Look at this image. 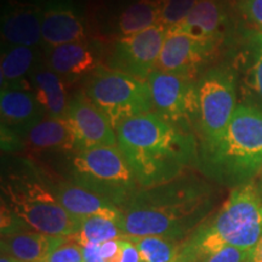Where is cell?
<instances>
[{"label": "cell", "mask_w": 262, "mask_h": 262, "mask_svg": "<svg viewBox=\"0 0 262 262\" xmlns=\"http://www.w3.org/2000/svg\"><path fill=\"white\" fill-rule=\"evenodd\" d=\"M0 262H19L17 260H15L14 257L9 256V255L2 254V257H0Z\"/></svg>", "instance_id": "obj_35"}, {"label": "cell", "mask_w": 262, "mask_h": 262, "mask_svg": "<svg viewBox=\"0 0 262 262\" xmlns=\"http://www.w3.org/2000/svg\"><path fill=\"white\" fill-rule=\"evenodd\" d=\"M198 0H165L160 25L166 29H172L187 17Z\"/></svg>", "instance_id": "obj_27"}, {"label": "cell", "mask_w": 262, "mask_h": 262, "mask_svg": "<svg viewBox=\"0 0 262 262\" xmlns=\"http://www.w3.org/2000/svg\"><path fill=\"white\" fill-rule=\"evenodd\" d=\"M64 180L122 208L141 188L119 147H97L67 156Z\"/></svg>", "instance_id": "obj_6"}, {"label": "cell", "mask_w": 262, "mask_h": 262, "mask_svg": "<svg viewBox=\"0 0 262 262\" xmlns=\"http://www.w3.org/2000/svg\"><path fill=\"white\" fill-rule=\"evenodd\" d=\"M153 113L179 129L195 134L198 96L191 78L156 70L148 77Z\"/></svg>", "instance_id": "obj_9"}, {"label": "cell", "mask_w": 262, "mask_h": 262, "mask_svg": "<svg viewBox=\"0 0 262 262\" xmlns=\"http://www.w3.org/2000/svg\"><path fill=\"white\" fill-rule=\"evenodd\" d=\"M2 125L25 135L45 116L34 93L28 89H2L0 95Z\"/></svg>", "instance_id": "obj_19"}, {"label": "cell", "mask_w": 262, "mask_h": 262, "mask_svg": "<svg viewBox=\"0 0 262 262\" xmlns=\"http://www.w3.org/2000/svg\"><path fill=\"white\" fill-rule=\"evenodd\" d=\"M49 181L60 204L73 217L83 220L90 216H104L119 222L122 211L108 199L64 179L55 182L49 179Z\"/></svg>", "instance_id": "obj_16"}, {"label": "cell", "mask_w": 262, "mask_h": 262, "mask_svg": "<svg viewBox=\"0 0 262 262\" xmlns=\"http://www.w3.org/2000/svg\"><path fill=\"white\" fill-rule=\"evenodd\" d=\"M123 238L112 239L100 244L101 256L106 262H120L122 260Z\"/></svg>", "instance_id": "obj_31"}, {"label": "cell", "mask_w": 262, "mask_h": 262, "mask_svg": "<svg viewBox=\"0 0 262 262\" xmlns=\"http://www.w3.org/2000/svg\"><path fill=\"white\" fill-rule=\"evenodd\" d=\"M118 147L141 188L168 183L198 165L195 134L181 130L150 112L116 130Z\"/></svg>", "instance_id": "obj_2"}, {"label": "cell", "mask_w": 262, "mask_h": 262, "mask_svg": "<svg viewBox=\"0 0 262 262\" xmlns=\"http://www.w3.org/2000/svg\"><path fill=\"white\" fill-rule=\"evenodd\" d=\"M211 208L210 186L192 173L140 188L120 208L118 225L127 237L157 235L183 242L203 224Z\"/></svg>", "instance_id": "obj_1"}, {"label": "cell", "mask_w": 262, "mask_h": 262, "mask_svg": "<svg viewBox=\"0 0 262 262\" xmlns=\"http://www.w3.org/2000/svg\"><path fill=\"white\" fill-rule=\"evenodd\" d=\"M241 9L245 17L262 33V0H242Z\"/></svg>", "instance_id": "obj_30"}, {"label": "cell", "mask_w": 262, "mask_h": 262, "mask_svg": "<svg viewBox=\"0 0 262 262\" xmlns=\"http://www.w3.org/2000/svg\"><path fill=\"white\" fill-rule=\"evenodd\" d=\"M124 233L116 220L104 217V216H90L83 219L78 232L71 237L79 245L85 244H102L112 239L123 238Z\"/></svg>", "instance_id": "obj_25"}, {"label": "cell", "mask_w": 262, "mask_h": 262, "mask_svg": "<svg viewBox=\"0 0 262 262\" xmlns=\"http://www.w3.org/2000/svg\"><path fill=\"white\" fill-rule=\"evenodd\" d=\"M84 262H106L100 253V244L80 245Z\"/></svg>", "instance_id": "obj_33"}, {"label": "cell", "mask_w": 262, "mask_h": 262, "mask_svg": "<svg viewBox=\"0 0 262 262\" xmlns=\"http://www.w3.org/2000/svg\"><path fill=\"white\" fill-rule=\"evenodd\" d=\"M31 89L48 118H64L70 106L67 83L40 62L29 75Z\"/></svg>", "instance_id": "obj_22"}, {"label": "cell", "mask_w": 262, "mask_h": 262, "mask_svg": "<svg viewBox=\"0 0 262 262\" xmlns=\"http://www.w3.org/2000/svg\"><path fill=\"white\" fill-rule=\"evenodd\" d=\"M227 27V15L219 0H198L187 17L169 31L185 33L211 55L224 40Z\"/></svg>", "instance_id": "obj_14"}, {"label": "cell", "mask_w": 262, "mask_h": 262, "mask_svg": "<svg viewBox=\"0 0 262 262\" xmlns=\"http://www.w3.org/2000/svg\"><path fill=\"white\" fill-rule=\"evenodd\" d=\"M166 33L168 29L164 26L157 25L130 37L119 38L111 52L110 70L147 80L157 70Z\"/></svg>", "instance_id": "obj_10"}, {"label": "cell", "mask_w": 262, "mask_h": 262, "mask_svg": "<svg viewBox=\"0 0 262 262\" xmlns=\"http://www.w3.org/2000/svg\"><path fill=\"white\" fill-rule=\"evenodd\" d=\"M45 63L66 83H72L94 72L97 58L86 41H79L45 48Z\"/></svg>", "instance_id": "obj_20"}, {"label": "cell", "mask_w": 262, "mask_h": 262, "mask_svg": "<svg viewBox=\"0 0 262 262\" xmlns=\"http://www.w3.org/2000/svg\"><path fill=\"white\" fill-rule=\"evenodd\" d=\"M136 245L142 262H173L178 257L182 242L173 239L148 235V237H127Z\"/></svg>", "instance_id": "obj_26"}, {"label": "cell", "mask_w": 262, "mask_h": 262, "mask_svg": "<svg viewBox=\"0 0 262 262\" xmlns=\"http://www.w3.org/2000/svg\"><path fill=\"white\" fill-rule=\"evenodd\" d=\"M70 238H68L66 243L55 249L45 262H84L80 245L75 242L73 243H70Z\"/></svg>", "instance_id": "obj_28"}, {"label": "cell", "mask_w": 262, "mask_h": 262, "mask_svg": "<svg viewBox=\"0 0 262 262\" xmlns=\"http://www.w3.org/2000/svg\"><path fill=\"white\" fill-rule=\"evenodd\" d=\"M235 64L241 70L244 103L262 111V33L248 31L239 42Z\"/></svg>", "instance_id": "obj_18"}, {"label": "cell", "mask_w": 262, "mask_h": 262, "mask_svg": "<svg viewBox=\"0 0 262 262\" xmlns=\"http://www.w3.org/2000/svg\"><path fill=\"white\" fill-rule=\"evenodd\" d=\"M64 118L73 130L78 150L118 145L116 129L84 91L71 98Z\"/></svg>", "instance_id": "obj_11"}, {"label": "cell", "mask_w": 262, "mask_h": 262, "mask_svg": "<svg viewBox=\"0 0 262 262\" xmlns=\"http://www.w3.org/2000/svg\"><path fill=\"white\" fill-rule=\"evenodd\" d=\"M209 56L210 54L187 34L168 31L157 70L193 79Z\"/></svg>", "instance_id": "obj_15"}, {"label": "cell", "mask_w": 262, "mask_h": 262, "mask_svg": "<svg viewBox=\"0 0 262 262\" xmlns=\"http://www.w3.org/2000/svg\"><path fill=\"white\" fill-rule=\"evenodd\" d=\"M84 93L116 130L129 119L153 112L148 81L122 72L97 71Z\"/></svg>", "instance_id": "obj_7"}, {"label": "cell", "mask_w": 262, "mask_h": 262, "mask_svg": "<svg viewBox=\"0 0 262 262\" xmlns=\"http://www.w3.org/2000/svg\"><path fill=\"white\" fill-rule=\"evenodd\" d=\"M41 40L45 48L86 41L83 11L74 0H45Z\"/></svg>", "instance_id": "obj_13"}, {"label": "cell", "mask_w": 262, "mask_h": 262, "mask_svg": "<svg viewBox=\"0 0 262 262\" xmlns=\"http://www.w3.org/2000/svg\"><path fill=\"white\" fill-rule=\"evenodd\" d=\"M165 0H134L122 10L117 18L120 38L130 37L160 25Z\"/></svg>", "instance_id": "obj_24"}, {"label": "cell", "mask_w": 262, "mask_h": 262, "mask_svg": "<svg viewBox=\"0 0 262 262\" xmlns=\"http://www.w3.org/2000/svg\"><path fill=\"white\" fill-rule=\"evenodd\" d=\"M2 233L19 227L49 235L71 237L81 220L60 204L50 181L31 164L9 172L2 182Z\"/></svg>", "instance_id": "obj_4"}, {"label": "cell", "mask_w": 262, "mask_h": 262, "mask_svg": "<svg viewBox=\"0 0 262 262\" xmlns=\"http://www.w3.org/2000/svg\"><path fill=\"white\" fill-rule=\"evenodd\" d=\"M198 96V142L217 139L238 107V80L233 68L219 66L204 72L195 81Z\"/></svg>", "instance_id": "obj_8"}, {"label": "cell", "mask_w": 262, "mask_h": 262, "mask_svg": "<svg viewBox=\"0 0 262 262\" xmlns=\"http://www.w3.org/2000/svg\"><path fill=\"white\" fill-rule=\"evenodd\" d=\"M261 235L262 192L253 181L232 189L220 210L182 242L173 262H201L226 245L251 251Z\"/></svg>", "instance_id": "obj_5"}, {"label": "cell", "mask_w": 262, "mask_h": 262, "mask_svg": "<svg viewBox=\"0 0 262 262\" xmlns=\"http://www.w3.org/2000/svg\"><path fill=\"white\" fill-rule=\"evenodd\" d=\"M120 262H142L136 245L129 239H126L125 235L123 237V250Z\"/></svg>", "instance_id": "obj_32"}, {"label": "cell", "mask_w": 262, "mask_h": 262, "mask_svg": "<svg viewBox=\"0 0 262 262\" xmlns=\"http://www.w3.org/2000/svg\"><path fill=\"white\" fill-rule=\"evenodd\" d=\"M68 237L49 235L34 231H11L2 233V254L19 262H45L55 249Z\"/></svg>", "instance_id": "obj_21"}, {"label": "cell", "mask_w": 262, "mask_h": 262, "mask_svg": "<svg viewBox=\"0 0 262 262\" xmlns=\"http://www.w3.org/2000/svg\"><path fill=\"white\" fill-rule=\"evenodd\" d=\"M22 145L32 155L78 152L77 140L66 118H44L25 134Z\"/></svg>", "instance_id": "obj_17"}, {"label": "cell", "mask_w": 262, "mask_h": 262, "mask_svg": "<svg viewBox=\"0 0 262 262\" xmlns=\"http://www.w3.org/2000/svg\"><path fill=\"white\" fill-rule=\"evenodd\" d=\"M250 250L226 245L214 254L206 256L201 262H247L250 256Z\"/></svg>", "instance_id": "obj_29"}, {"label": "cell", "mask_w": 262, "mask_h": 262, "mask_svg": "<svg viewBox=\"0 0 262 262\" xmlns=\"http://www.w3.org/2000/svg\"><path fill=\"white\" fill-rule=\"evenodd\" d=\"M45 0H6L2 15L3 47L38 48Z\"/></svg>", "instance_id": "obj_12"}, {"label": "cell", "mask_w": 262, "mask_h": 262, "mask_svg": "<svg viewBox=\"0 0 262 262\" xmlns=\"http://www.w3.org/2000/svg\"><path fill=\"white\" fill-rule=\"evenodd\" d=\"M196 169L232 189L253 182L262 169V111L239 103L224 133L199 143Z\"/></svg>", "instance_id": "obj_3"}, {"label": "cell", "mask_w": 262, "mask_h": 262, "mask_svg": "<svg viewBox=\"0 0 262 262\" xmlns=\"http://www.w3.org/2000/svg\"><path fill=\"white\" fill-rule=\"evenodd\" d=\"M41 62L38 48L3 47L0 78L2 89H31L29 75Z\"/></svg>", "instance_id": "obj_23"}, {"label": "cell", "mask_w": 262, "mask_h": 262, "mask_svg": "<svg viewBox=\"0 0 262 262\" xmlns=\"http://www.w3.org/2000/svg\"><path fill=\"white\" fill-rule=\"evenodd\" d=\"M247 262H262V235L256 247L251 250L250 256H249Z\"/></svg>", "instance_id": "obj_34"}]
</instances>
